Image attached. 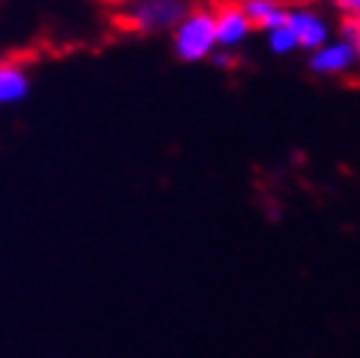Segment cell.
<instances>
[{"label":"cell","instance_id":"cell-1","mask_svg":"<svg viewBox=\"0 0 360 358\" xmlns=\"http://www.w3.org/2000/svg\"><path fill=\"white\" fill-rule=\"evenodd\" d=\"M171 49H174L177 61L184 65H199V61H211L217 52V37H214V13L208 6H190L174 28H171Z\"/></svg>","mask_w":360,"mask_h":358},{"label":"cell","instance_id":"cell-2","mask_svg":"<svg viewBox=\"0 0 360 358\" xmlns=\"http://www.w3.org/2000/svg\"><path fill=\"white\" fill-rule=\"evenodd\" d=\"M190 10V0H131L122 10V25L134 34H171Z\"/></svg>","mask_w":360,"mask_h":358},{"label":"cell","instance_id":"cell-3","mask_svg":"<svg viewBox=\"0 0 360 358\" xmlns=\"http://www.w3.org/2000/svg\"><path fill=\"white\" fill-rule=\"evenodd\" d=\"M357 61H360V40L342 37V34H333V37L323 43V47L309 52L311 74L330 77V80H339V77L354 74Z\"/></svg>","mask_w":360,"mask_h":358},{"label":"cell","instance_id":"cell-4","mask_svg":"<svg viewBox=\"0 0 360 358\" xmlns=\"http://www.w3.org/2000/svg\"><path fill=\"white\" fill-rule=\"evenodd\" d=\"M284 22L290 25V31L296 37V47H300L302 52H314L318 47H323L333 34H336V25L330 22V16L314 10V6H296V10L287 6Z\"/></svg>","mask_w":360,"mask_h":358},{"label":"cell","instance_id":"cell-5","mask_svg":"<svg viewBox=\"0 0 360 358\" xmlns=\"http://www.w3.org/2000/svg\"><path fill=\"white\" fill-rule=\"evenodd\" d=\"M214 37H217V49L220 52H238L245 43L250 40V28L248 16L241 13V6L236 0H229V4H220L214 6Z\"/></svg>","mask_w":360,"mask_h":358},{"label":"cell","instance_id":"cell-6","mask_svg":"<svg viewBox=\"0 0 360 358\" xmlns=\"http://www.w3.org/2000/svg\"><path fill=\"white\" fill-rule=\"evenodd\" d=\"M31 92V74L19 61H0V107L25 101Z\"/></svg>","mask_w":360,"mask_h":358},{"label":"cell","instance_id":"cell-7","mask_svg":"<svg viewBox=\"0 0 360 358\" xmlns=\"http://www.w3.org/2000/svg\"><path fill=\"white\" fill-rule=\"evenodd\" d=\"M236 4L241 6V13L248 16V22L254 31L275 28V25H281L284 16H287V6L281 0H236Z\"/></svg>","mask_w":360,"mask_h":358},{"label":"cell","instance_id":"cell-8","mask_svg":"<svg viewBox=\"0 0 360 358\" xmlns=\"http://www.w3.org/2000/svg\"><path fill=\"white\" fill-rule=\"evenodd\" d=\"M263 37H266V49L272 52V56H293V52H300V47H296V37H293V31H290V25H287V22L263 31Z\"/></svg>","mask_w":360,"mask_h":358},{"label":"cell","instance_id":"cell-9","mask_svg":"<svg viewBox=\"0 0 360 358\" xmlns=\"http://www.w3.org/2000/svg\"><path fill=\"white\" fill-rule=\"evenodd\" d=\"M333 10L342 19H360V0H333Z\"/></svg>","mask_w":360,"mask_h":358}]
</instances>
